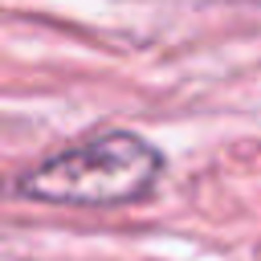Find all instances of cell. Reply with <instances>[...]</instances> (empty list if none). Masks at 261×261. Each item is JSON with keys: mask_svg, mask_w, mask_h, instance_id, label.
<instances>
[{"mask_svg": "<svg viewBox=\"0 0 261 261\" xmlns=\"http://www.w3.org/2000/svg\"><path fill=\"white\" fill-rule=\"evenodd\" d=\"M159 171H163V155L147 139L114 130L37 163L33 171L20 175L16 192L45 204L102 208V204L143 200L155 188Z\"/></svg>", "mask_w": 261, "mask_h": 261, "instance_id": "cell-1", "label": "cell"}]
</instances>
